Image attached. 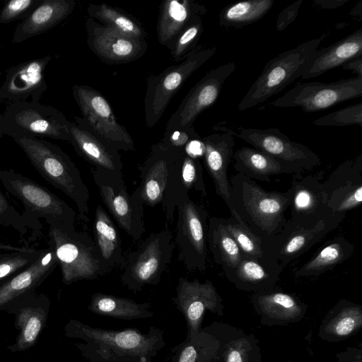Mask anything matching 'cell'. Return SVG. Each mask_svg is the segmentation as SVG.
Wrapping results in <instances>:
<instances>
[{
    "mask_svg": "<svg viewBox=\"0 0 362 362\" xmlns=\"http://www.w3.org/2000/svg\"><path fill=\"white\" fill-rule=\"evenodd\" d=\"M235 211L255 235L262 239L273 236L285 226L290 190L267 191L255 180L237 173L229 177Z\"/></svg>",
    "mask_w": 362,
    "mask_h": 362,
    "instance_id": "obj_1",
    "label": "cell"
},
{
    "mask_svg": "<svg viewBox=\"0 0 362 362\" xmlns=\"http://www.w3.org/2000/svg\"><path fill=\"white\" fill-rule=\"evenodd\" d=\"M13 140L38 173L75 203L79 218L88 221L89 189L69 155L57 145L43 139L25 136Z\"/></svg>",
    "mask_w": 362,
    "mask_h": 362,
    "instance_id": "obj_2",
    "label": "cell"
},
{
    "mask_svg": "<svg viewBox=\"0 0 362 362\" xmlns=\"http://www.w3.org/2000/svg\"><path fill=\"white\" fill-rule=\"evenodd\" d=\"M0 181L6 191L23 205L22 216L32 230L28 243L40 236V218L45 219L47 225L74 226L75 211L47 188L12 169L0 170Z\"/></svg>",
    "mask_w": 362,
    "mask_h": 362,
    "instance_id": "obj_3",
    "label": "cell"
},
{
    "mask_svg": "<svg viewBox=\"0 0 362 362\" xmlns=\"http://www.w3.org/2000/svg\"><path fill=\"white\" fill-rule=\"evenodd\" d=\"M48 226L49 241L54 247L64 284L96 279L111 271L88 233L77 231L74 226Z\"/></svg>",
    "mask_w": 362,
    "mask_h": 362,
    "instance_id": "obj_4",
    "label": "cell"
},
{
    "mask_svg": "<svg viewBox=\"0 0 362 362\" xmlns=\"http://www.w3.org/2000/svg\"><path fill=\"white\" fill-rule=\"evenodd\" d=\"M326 35L309 40L269 60L240 102L238 110L243 111L267 101L301 77Z\"/></svg>",
    "mask_w": 362,
    "mask_h": 362,
    "instance_id": "obj_5",
    "label": "cell"
},
{
    "mask_svg": "<svg viewBox=\"0 0 362 362\" xmlns=\"http://www.w3.org/2000/svg\"><path fill=\"white\" fill-rule=\"evenodd\" d=\"M67 337L86 341L93 355L139 358L147 362L162 347L161 334H143L135 329L109 331L71 320L65 327Z\"/></svg>",
    "mask_w": 362,
    "mask_h": 362,
    "instance_id": "obj_6",
    "label": "cell"
},
{
    "mask_svg": "<svg viewBox=\"0 0 362 362\" xmlns=\"http://www.w3.org/2000/svg\"><path fill=\"white\" fill-rule=\"evenodd\" d=\"M175 245L168 229L150 234L125 257L121 281L129 289L156 285L170 264Z\"/></svg>",
    "mask_w": 362,
    "mask_h": 362,
    "instance_id": "obj_7",
    "label": "cell"
},
{
    "mask_svg": "<svg viewBox=\"0 0 362 362\" xmlns=\"http://www.w3.org/2000/svg\"><path fill=\"white\" fill-rule=\"evenodd\" d=\"M93 181L100 196L119 226L134 240L145 232L144 202L140 187L132 194L127 190L122 172L93 168Z\"/></svg>",
    "mask_w": 362,
    "mask_h": 362,
    "instance_id": "obj_8",
    "label": "cell"
},
{
    "mask_svg": "<svg viewBox=\"0 0 362 362\" xmlns=\"http://www.w3.org/2000/svg\"><path fill=\"white\" fill-rule=\"evenodd\" d=\"M216 52V47L204 48L197 45L180 63L148 78L144 98V119L148 128L158 123L175 94Z\"/></svg>",
    "mask_w": 362,
    "mask_h": 362,
    "instance_id": "obj_9",
    "label": "cell"
},
{
    "mask_svg": "<svg viewBox=\"0 0 362 362\" xmlns=\"http://www.w3.org/2000/svg\"><path fill=\"white\" fill-rule=\"evenodd\" d=\"M5 134L18 137L50 138L70 142L68 122L57 108L40 102L22 101L6 105Z\"/></svg>",
    "mask_w": 362,
    "mask_h": 362,
    "instance_id": "obj_10",
    "label": "cell"
},
{
    "mask_svg": "<svg viewBox=\"0 0 362 362\" xmlns=\"http://www.w3.org/2000/svg\"><path fill=\"white\" fill-rule=\"evenodd\" d=\"M177 221L175 245L177 259L190 272H204L207 260V229L209 214L189 196L177 206Z\"/></svg>",
    "mask_w": 362,
    "mask_h": 362,
    "instance_id": "obj_11",
    "label": "cell"
},
{
    "mask_svg": "<svg viewBox=\"0 0 362 362\" xmlns=\"http://www.w3.org/2000/svg\"><path fill=\"white\" fill-rule=\"evenodd\" d=\"M223 132L240 139L288 166L293 174L310 170L321 164L319 156L308 146L291 140L279 129L238 127L235 131L220 127Z\"/></svg>",
    "mask_w": 362,
    "mask_h": 362,
    "instance_id": "obj_12",
    "label": "cell"
},
{
    "mask_svg": "<svg viewBox=\"0 0 362 362\" xmlns=\"http://www.w3.org/2000/svg\"><path fill=\"white\" fill-rule=\"evenodd\" d=\"M345 215L337 214L307 225L293 224L288 220L279 233L262 239L264 252L284 268L335 230Z\"/></svg>",
    "mask_w": 362,
    "mask_h": 362,
    "instance_id": "obj_13",
    "label": "cell"
},
{
    "mask_svg": "<svg viewBox=\"0 0 362 362\" xmlns=\"http://www.w3.org/2000/svg\"><path fill=\"white\" fill-rule=\"evenodd\" d=\"M362 95V78L352 77L332 83L317 81L298 84L271 105L276 107H299L313 112Z\"/></svg>",
    "mask_w": 362,
    "mask_h": 362,
    "instance_id": "obj_14",
    "label": "cell"
},
{
    "mask_svg": "<svg viewBox=\"0 0 362 362\" xmlns=\"http://www.w3.org/2000/svg\"><path fill=\"white\" fill-rule=\"evenodd\" d=\"M72 94L82 118L98 136L117 151L134 149L133 139L118 122L111 105L100 92L86 85L76 84Z\"/></svg>",
    "mask_w": 362,
    "mask_h": 362,
    "instance_id": "obj_15",
    "label": "cell"
},
{
    "mask_svg": "<svg viewBox=\"0 0 362 362\" xmlns=\"http://www.w3.org/2000/svg\"><path fill=\"white\" fill-rule=\"evenodd\" d=\"M235 67L233 62H229L207 72L191 88L170 116L164 134L192 127L197 117L216 103L224 82Z\"/></svg>",
    "mask_w": 362,
    "mask_h": 362,
    "instance_id": "obj_16",
    "label": "cell"
},
{
    "mask_svg": "<svg viewBox=\"0 0 362 362\" xmlns=\"http://www.w3.org/2000/svg\"><path fill=\"white\" fill-rule=\"evenodd\" d=\"M52 59L46 55L11 66L0 83V103L6 105L22 101L40 102L47 90L45 70Z\"/></svg>",
    "mask_w": 362,
    "mask_h": 362,
    "instance_id": "obj_17",
    "label": "cell"
},
{
    "mask_svg": "<svg viewBox=\"0 0 362 362\" xmlns=\"http://www.w3.org/2000/svg\"><path fill=\"white\" fill-rule=\"evenodd\" d=\"M87 44L92 52L107 63L133 62L142 57L146 49V40L123 34L89 18L86 23Z\"/></svg>",
    "mask_w": 362,
    "mask_h": 362,
    "instance_id": "obj_18",
    "label": "cell"
},
{
    "mask_svg": "<svg viewBox=\"0 0 362 362\" xmlns=\"http://www.w3.org/2000/svg\"><path fill=\"white\" fill-rule=\"evenodd\" d=\"M327 207L345 214L362 202V153L337 167L322 184Z\"/></svg>",
    "mask_w": 362,
    "mask_h": 362,
    "instance_id": "obj_19",
    "label": "cell"
},
{
    "mask_svg": "<svg viewBox=\"0 0 362 362\" xmlns=\"http://www.w3.org/2000/svg\"><path fill=\"white\" fill-rule=\"evenodd\" d=\"M321 180L320 174H293L289 188V222L296 225L314 224L337 214L332 213L327 206Z\"/></svg>",
    "mask_w": 362,
    "mask_h": 362,
    "instance_id": "obj_20",
    "label": "cell"
},
{
    "mask_svg": "<svg viewBox=\"0 0 362 362\" xmlns=\"http://www.w3.org/2000/svg\"><path fill=\"white\" fill-rule=\"evenodd\" d=\"M49 298L35 291L26 293L14 300L5 311L15 317L18 334L15 343L7 348L11 352L25 351L36 343L45 326L50 308Z\"/></svg>",
    "mask_w": 362,
    "mask_h": 362,
    "instance_id": "obj_21",
    "label": "cell"
},
{
    "mask_svg": "<svg viewBox=\"0 0 362 362\" xmlns=\"http://www.w3.org/2000/svg\"><path fill=\"white\" fill-rule=\"evenodd\" d=\"M182 148L155 144L139 168L141 197L144 204L154 206L162 203L171 175Z\"/></svg>",
    "mask_w": 362,
    "mask_h": 362,
    "instance_id": "obj_22",
    "label": "cell"
},
{
    "mask_svg": "<svg viewBox=\"0 0 362 362\" xmlns=\"http://www.w3.org/2000/svg\"><path fill=\"white\" fill-rule=\"evenodd\" d=\"M204 146L203 158L215 187L216 193L224 201L230 216L238 217L232 199L228 169L232 161L234 139L228 133H215L202 138Z\"/></svg>",
    "mask_w": 362,
    "mask_h": 362,
    "instance_id": "obj_23",
    "label": "cell"
},
{
    "mask_svg": "<svg viewBox=\"0 0 362 362\" xmlns=\"http://www.w3.org/2000/svg\"><path fill=\"white\" fill-rule=\"evenodd\" d=\"M70 144L76 153L93 168L122 172V157L118 151L98 136L86 121L75 117L68 122Z\"/></svg>",
    "mask_w": 362,
    "mask_h": 362,
    "instance_id": "obj_24",
    "label": "cell"
},
{
    "mask_svg": "<svg viewBox=\"0 0 362 362\" xmlns=\"http://www.w3.org/2000/svg\"><path fill=\"white\" fill-rule=\"evenodd\" d=\"M192 189L204 197L207 194L199 159L189 156L182 148L161 203L168 221L174 220L177 204L189 196Z\"/></svg>",
    "mask_w": 362,
    "mask_h": 362,
    "instance_id": "obj_25",
    "label": "cell"
},
{
    "mask_svg": "<svg viewBox=\"0 0 362 362\" xmlns=\"http://www.w3.org/2000/svg\"><path fill=\"white\" fill-rule=\"evenodd\" d=\"M58 266L53 245L48 247L28 267L0 284V310L22 296L35 291Z\"/></svg>",
    "mask_w": 362,
    "mask_h": 362,
    "instance_id": "obj_26",
    "label": "cell"
},
{
    "mask_svg": "<svg viewBox=\"0 0 362 362\" xmlns=\"http://www.w3.org/2000/svg\"><path fill=\"white\" fill-rule=\"evenodd\" d=\"M174 301L186 318L188 334L192 339L198 334L204 312L206 309L214 310L219 296L209 281L202 283L197 279L189 281L180 277Z\"/></svg>",
    "mask_w": 362,
    "mask_h": 362,
    "instance_id": "obj_27",
    "label": "cell"
},
{
    "mask_svg": "<svg viewBox=\"0 0 362 362\" xmlns=\"http://www.w3.org/2000/svg\"><path fill=\"white\" fill-rule=\"evenodd\" d=\"M206 8L192 0H165L157 24L158 42L169 49L179 35L191 24L202 20Z\"/></svg>",
    "mask_w": 362,
    "mask_h": 362,
    "instance_id": "obj_28",
    "label": "cell"
},
{
    "mask_svg": "<svg viewBox=\"0 0 362 362\" xmlns=\"http://www.w3.org/2000/svg\"><path fill=\"white\" fill-rule=\"evenodd\" d=\"M76 4L74 0H42L17 25L12 43H21L49 30L70 16Z\"/></svg>",
    "mask_w": 362,
    "mask_h": 362,
    "instance_id": "obj_29",
    "label": "cell"
},
{
    "mask_svg": "<svg viewBox=\"0 0 362 362\" xmlns=\"http://www.w3.org/2000/svg\"><path fill=\"white\" fill-rule=\"evenodd\" d=\"M359 57H362V28L327 47L317 49L300 78L317 77Z\"/></svg>",
    "mask_w": 362,
    "mask_h": 362,
    "instance_id": "obj_30",
    "label": "cell"
},
{
    "mask_svg": "<svg viewBox=\"0 0 362 362\" xmlns=\"http://www.w3.org/2000/svg\"><path fill=\"white\" fill-rule=\"evenodd\" d=\"M284 267L270 258L254 259L242 256L238 266L225 273L237 286L244 289H264L279 279Z\"/></svg>",
    "mask_w": 362,
    "mask_h": 362,
    "instance_id": "obj_31",
    "label": "cell"
},
{
    "mask_svg": "<svg viewBox=\"0 0 362 362\" xmlns=\"http://www.w3.org/2000/svg\"><path fill=\"white\" fill-rule=\"evenodd\" d=\"M234 168L253 180L270 182L271 177L284 173H293L286 164L253 147L243 146L233 155Z\"/></svg>",
    "mask_w": 362,
    "mask_h": 362,
    "instance_id": "obj_32",
    "label": "cell"
},
{
    "mask_svg": "<svg viewBox=\"0 0 362 362\" xmlns=\"http://www.w3.org/2000/svg\"><path fill=\"white\" fill-rule=\"evenodd\" d=\"M93 228L95 243L108 268L112 270L117 267L123 266L125 257L118 230L100 205L95 209Z\"/></svg>",
    "mask_w": 362,
    "mask_h": 362,
    "instance_id": "obj_33",
    "label": "cell"
},
{
    "mask_svg": "<svg viewBox=\"0 0 362 362\" xmlns=\"http://www.w3.org/2000/svg\"><path fill=\"white\" fill-rule=\"evenodd\" d=\"M207 243L214 262L222 267L224 273L235 269L243 255L227 230L224 218L212 216L209 218Z\"/></svg>",
    "mask_w": 362,
    "mask_h": 362,
    "instance_id": "obj_34",
    "label": "cell"
},
{
    "mask_svg": "<svg viewBox=\"0 0 362 362\" xmlns=\"http://www.w3.org/2000/svg\"><path fill=\"white\" fill-rule=\"evenodd\" d=\"M353 243L339 235L327 242L310 260L294 271L296 277L317 276L333 269L351 257Z\"/></svg>",
    "mask_w": 362,
    "mask_h": 362,
    "instance_id": "obj_35",
    "label": "cell"
},
{
    "mask_svg": "<svg viewBox=\"0 0 362 362\" xmlns=\"http://www.w3.org/2000/svg\"><path fill=\"white\" fill-rule=\"evenodd\" d=\"M150 308L148 303L103 293L93 294L89 305L95 313L124 320L149 317L153 315Z\"/></svg>",
    "mask_w": 362,
    "mask_h": 362,
    "instance_id": "obj_36",
    "label": "cell"
},
{
    "mask_svg": "<svg viewBox=\"0 0 362 362\" xmlns=\"http://www.w3.org/2000/svg\"><path fill=\"white\" fill-rule=\"evenodd\" d=\"M274 3V0H247L228 5L219 13V24L226 28H241L263 18Z\"/></svg>",
    "mask_w": 362,
    "mask_h": 362,
    "instance_id": "obj_37",
    "label": "cell"
},
{
    "mask_svg": "<svg viewBox=\"0 0 362 362\" xmlns=\"http://www.w3.org/2000/svg\"><path fill=\"white\" fill-rule=\"evenodd\" d=\"M89 18L98 20L127 35L146 40V34L140 24L130 16L105 4H91L87 8Z\"/></svg>",
    "mask_w": 362,
    "mask_h": 362,
    "instance_id": "obj_38",
    "label": "cell"
},
{
    "mask_svg": "<svg viewBox=\"0 0 362 362\" xmlns=\"http://www.w3.org/2000/svg\"><path fill=\"white\" fill-rule=\"evenodd\" d=\"M224 223L243 256L259 259L269 258L264 252L262 239L255 235L243 221L230 216L224 218Z\"/></svg>",
    "mask_w": 362,
    "mask_h": 362,
    "instance_id": "obj_39",
    "label": "cell"
},
{
    "mask_svg": "<svg viewBox=\"0 0 362 362\" xmlns=\"http://www.w3.org/2000/svg\"><path fill=\"white\" fill-rule=\"evenodd\" d=\"M255 300L264 313L276 317L288 319L300 313L296 298L283 292L261 293Z\"/></svg>",
    "mask_w": 362,
    "mask_h": 362,
    "instance_id": "obj_40",
    "label": "cell"
},
{
    "mask_svg": "<svg viewBox=\"0 0 362 362\" xmlns=\"http://www.w3.org/2000/svg\"><path fill=\"white\" fill-rule=\"evenodd\" d=\"M43 250L25 245L18 250L0 252V284L35 262Z\"/></svg>",
    "mask_w": 362,
    "mask_h": 362,
    "instance_id": "obj_41",
    "label": "cell"
},
{
    "mask_svg": "<svg viewBox=\"0 0 362 362\" xmlns=\"http://www.w3.org/2000/svg\"><path fill=\"white\" fill-rule=\"evenodd\" d=\"M203 30L202 20L191 24L179 35L170 49L171 56L175 62L183 60L197 46Z\"/></svg>",
    "mask_w": 362,
    "mask_h": 362,
    "instance_id": "obj_42",
    "label": "cell"
},
{
    "mask_svg": "<svg viewBox=\"0 0 362 362\" xmlns=\"http://www.w3.org/2000/svg\"><path fill=\"white\" fill-rule=\"evenodd\" d=\"M317 126L344 127L362 125V103H358L325 115L313 121Z\"/></svg>",
    "mask_w": 362,
    "mask_h": 362,
    "instance_id": "obj_43",
    "label": "cell"
},
{
    "mask_svg": "<svg viewBox=\"0 0 362 362\" xmlns=\"http://www.w3.org/2000/svg\"><path fill=\"white\" fill-rule=\"evenodd\" d=\"M0 226L11 227L23 239L30 230L27 221L9 202L0 189Z\"/></svg>",
    "mask_w": 362,
    "mask_h": 362,
    "instance_id": "obj_44",
    "label": "cell"
},
{
    "mask_svg": "<svg viewBox=\"0 0 362 362\" xmlns=\"http://www.w3.org/2000/svg\"><path fill=\"white\" fill-rule=\"evenodd\" d=\"M42 0H10L0 11V23L7 24L26 18Z\"/></svg>",
    "mask_w": 362,
    "mask_h": 362,
    "instance_id": "obj_45",
    "label": "cell"
},
{
    "mask_svg": "<svg viewBox=\"0 0 362 362\" xmlns=\"http://www.w3.org/2000/svg\"><path fill=\"white\" fill-rule=\"evenodd\" d=\"M357 313L356 308H350L337 318L332 325V330L334 334L339 337H344L355 330L359 323L356 315Z\"/></svg>",
    "mask_w": 362,
    "mask_h": 362,
    "instance_id": "obj_46",
    "label": "cell"
},
{
    "mask_svg": "<svg viewBox=\"0 0 362 362\" xmlns=\"http://www.w3.org/2000/svg\"><path fill=\"white\" fill-rule=\"evenodd\" d=\"M200 138L194 127L187 129L173 130L164 134L163 138L159 141L164 146L183 148L192 139Z\"/></svg>",
    "mask_w": 362,
    "mask_h": 362,
    "instance_id": "obj_47",
    "label": "cell"
},
{
    "mask_svg": "<svg viewBox=\"0 0 362 362\" xmlns=\"http://www.w3.org/2000/svg\"><path fill=\"white\" fill-rule=\"evenodd\" d=\"M303 0H298L284 8L278 16L276 29L277 31L285 30L293 22L298 13Z\"/></svg>",
    "mask_w": 362,
    "mask_h": 362,
    "instance_id": "obj_48",
    "label": "cell"
},
{
    "mask_svg": "<svg viewBox=\"0 0 362 362\" xmlns=\"http://www.w3.org/2000/svg\"><path fill=\"white\" fill-rule=\"evenodd\" d=\"M183 148L192 157L199 159L204 156V146L201 137L190 140Z\"/></svg>",
    "mask_w": 362,
    "mask_h": 362,
    "instance_id": "obj_49",
    "label": "cell"
},
{
    "mask_svg": "<svg viewBox=\"0 0 362 362\" xmlns=\"http://www.w3.org/2000/svg\"><path fill=\"white\" fill-rule=\"evenodd\" d=\"M350 0H313L314 6L323 9H334L342 6Z\"/></svg>",
    "mask_w": 362,
    "mask_h": 362,
    "instance_id": "obj_50",
    "label": "cell"
},
{
    "mask_svg": "<svg viewBox=\"0 0 362 362\" xmlns=\"http://www.w3.org/2000/svg\"><path fill=\"white\" fill-rule=\"evenodd\" d=\"M343 69L351 71L362 78V57L349 60L341 66Z\"/></svg>",
    "mask_w": 362,
    "mask_h": 362,
    "instance_id": "obj_51",
    "label": "cell"
},
{
    "mask_svg": "<svg viewBox=\"0 0 362 362\" xmlns=\"http://www.w3.org/2000/svg\"><path fill=\"white\" fill-rule=\"evenodd\" d=\"M197 353L194 346L188 345L181 351L178 362H195Z\"/></svg>",
    "mask_w": 362,
    "mask_h": 362,
    "instance_id": "obj_52",
    "label": "cell"
},
{
    "mask_svg": "<svg viewBox=\"0 0 362 362\" xmlns=\"http://www.w3.org/2000/svg\"><path fill=\"white\" fill-rule=\"evenodd\" d=\"M226 362H243L240 352L236 349L230 351L228 354Z\"/></svg>",
    "mask_w": 362,
    "mask_h": 362,
    "instance_id": "obj_53",
    "label": "cell"
},
{
    "mask_svg": "<svg viewBox=\"0 0 362 362\" xmlns=\"http://www.w3.org/2000/svg\"><path fill=\"white\" fill-rule=\"evenodd\" d=\"M361 1L358 2L357 5H356L352 10L351 11V14L354 16H356V18H362V8H361Z\"/></svg>",
    "mask_w": 362,
    "mask_h": 362,
    "instance_id": "obj_54",
    "label": "cell"
},
{
    "mask_svg": "<svg viewBox=\"0 0 362 362\" xmlns=\"http://www.w3.org/2000/svg\"><path fill=\"white\" fill-rule=\"evenodd\" d=\"M5 134V119L4 114L0 112V141Z\"/></svg>",
    "mask_w": 362,
    "mask_h": 362,
    "instance_id": "obj_55",
    "label": "cell"
}]
</instances>
